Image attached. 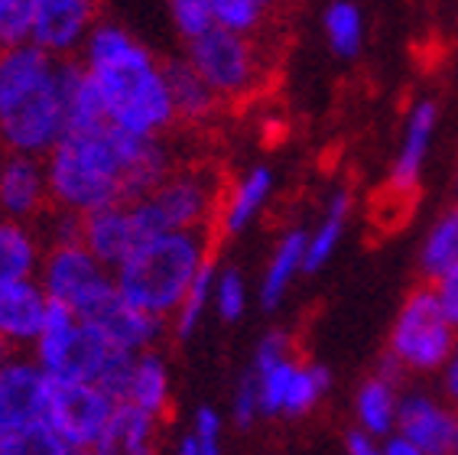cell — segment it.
I'll return each instance as SVG.
<instances>
[{
	"instance_id": "obj_8",
	"label": "cell",
	"mask_w": 458,
	"mask_h": 455,
	"mask_svg": "<svg viewBox=\"0 0 458 455\" xmlns=\"http://www.w3.org/2000/svg\"><path fill=\"white\" fill-rule=\"evenodd\" d=\"M49 420V377L33 365L0 368V426L23 429Z\"/></svg>"
},
{
	"instance_id": "obj_32",
	"label": "cell",
	"mask_w": 458,
	"mask_h": 455,
	"mask_svg": "<svg viewBox=\"0 0 458 455\" xmlns=\"http://www.w3.org/2000/svg\"><path fill=\"white\" fill-rule=\"evenodd\" d=\"M33 17H36V4L33 0H13L4 13H0V53H10V49H20L27 36H33Z\"/></svg>"
},
{
	"instance_id": "obj_36",
	"label": "cell",
	"mask_w": 458,
	"mask_h": 455,
	"mask_svg": "<svg viewBox=\"0 0 458 455\" xmlns=\"http://www.w3.org/2000/svg\"><path fill=\"white\" fill-rule=\"evenodd\" d=\"M296 361H283L274 371L264 374V384H260V410L264 413H280L283 403H286V391H290V381L296 374Z\"/></svg>"
},
{
	"instance_id": "obj_11",
	"label": "cell",
	"mask_w": 458,
	"mask_h": 455,
	"mask_svg": "<svg viewBox=\"0 0 458 455\" xmlns=\"http://www.w3.org/2000/svg\"><path fill=\"white\" fill-rule=\"evenodd\" d=\"M0 209L17 219H39L46 209H53V195L46 193L43 169L36 157L27 153H7L0 163Z\"/></svg>"
},
{
	"instance_id": "obj_26",
	"label": "cell",
	"mask_w": 458,
	"mask_h": 455,
	"mask_svg": "<svg viewBox=\"0 0 458 455\" xmlns=\"http://www.w3.org/2000/svg\"><path fill=\"white\" fill-rule=\"evenodd\" d=\"M4 455H72V449L49 423H36V426L10 429Z\"/></svg>"
},
{
	"instance_id": "obj_42",
	"label": "cell",
	"mask_w": 458,
	"mask_h": 455,
	"mask_svg": "<svg viewBox=\"0 0 458 455\" xmlns=\"http://www.w3.org/2000/svg\"><path fill=\"white\" fill-rule=\"evenodd\" d=\"M445 387H449V394L458 400V351H455V358H452V365H449V374H445Z\"/></svg>"
},
{
	"instance_id": "obj_6",
	"label": "cell",
	"mask_w": 458,
	"mask_h": 455,
	"mask_svg": "<svg viewBox=\"0 0 458 455\" xmlns=\"http://www.w3.org/2000/svg\"><path fill=\"white\" fill-rule=\"evenodd\" d=\"M62 133H65V105H62L59 85H55L53 62V72L0 121V147L7 153L36 157V153L53 150Z\"/></svg>"
},
{
	"instance_id": "obj_44",
	"label": "cell",
	"mask_w": 458,
	"mask_h": 455,
	"mask_svg": "<svg viewBox=\"0 0 458 455\" xmlns=\"http://www.w3.org/2000/svg\"><path fill=\"white\" fill-rule=\"evenodd\" d=\"M13 355V341L7 335H0V368H7V358Z\"/></svg>"
},
{
	"instance_id": "obj_1",
	"label": "cell",
	"mask_w": 458,
	"mask_h": 455,
	"mask_svg": "<svg viewBox=\"0 0 458 455\" xmlns=\"http://www.w3.org/2000/svg\"><path fill=\"white\" fill-rule=\"evenodd\" d=\"M228 235L225 221H215L208 228L195 231H176V235H159L137 247L127 263L117 273V289L133 309L147 315H163L169 309L182 306L185 293L192 287L195 273L202 267L205 254L215 241Z\"/></svg>"
},
{
	"instance_id": "obj_38",
	"label": "cell",
	"mask_w": 458,
	"mask_h": 455,
	"mask_svg": "<svg viewBox=\"0 0 458 455\" xmlns=\"http://www.w3.org/2000/svg\"><path fill=\"white\" fill-rule=\"evenodd\" d=\"M436 303H439L442 319L458 329V267H452L449 273H442L436 280Z\"/></svg>"
},
{
	"instance_id": "obj_35",
	"label": "cell",
	"mask_w": 458,
	"mask_h": 455,
	"mask_svg": "<svg viewBox=\"0 0 458 455\" xmlns=\"http://www.w3.org/2000/svg\"><path fill=\"white\" fill-rule=\"evenodd\" d=\"M267 189H270V173H267V169H257V173L241 185L238 193H234V199H231L225 228H228V231H238V228L250 219V211L260 205V199L267 195Z\"/></svg>"
},
{
	"instance_id": "obj_27",
	"label": "cell",
	"mask_w": 458,
	"mask_h": 455,
	"mask_svg": "<svg viewBox=\"0 0 458 455\" xmlns=\"http://www.w3.org/2000/svg\"><path fill=\"white\" fill-rule=\"evenodd\" d=\"M212 17L228 33H247L254 27H264L267 20L274 17V10L267 4H250V0H218L212 4Z\"/></svg>"
},
{
	"instance_id": "obj_16",
	"label": "cell",
	"mask_w": 458,
	"mask_h": 455,
	"mask_svg": "<svg viewBox=\"0 0 458 455\" xmlns=\"http://www.w3.org/2000/svg\"><path fill=\"white\" fill-rule=\"evenodd\" d=\"M153 420L133 403H123L111 413L105 433L95 442L91 455H157L153 452Z\"/></svg>"
},
{
	"instance_id": "obj_31",
	"label": "cell",
	"mask_w": 458,
	"mask_h": 455,
	"mask_svg": "<svg viewBox=\"0 0 458 455\" xmlns=\"http://www.w3.org/2000/svg\"><path fill=\"white\" fill-rule=\"evenodd\" d=\"M358 413H361L364 426L370 429V433H387L390 429V416H394V394H390V387L380 381V377H374V381H368L361 391V397H358Z\"/></svg>"
},
{
	"instance_id": "obj_13",
	"label": "cell",
	"mask_w": 458,
	"mask_h": 455,
	"mask_svg": "<svg viewBox=\"0 0 458 455\" xmlns=\"http://www.w3.org/2000/svg\"><path fill=\"white\" fill-rule=\"evenodd\" d=\"M111 351H114V345L105 339L101 329L79 322L72 339L65 341V348L59 351V358L46 368V377L65 381V384H95V377L101 374Z\"/></svg>"
},
{
	"instance_id": "obj_30",
	"label": "cell",
	"mask_w": 458,
	"mask_h": 455,
	"mask_svg": "<svg viewBox=\"0 0 458 455\" xmlns=\"http://www.w3.org/2000/svg\"><path fill=\"white\" fill-rule=\"evenodd\" d=\"M348 205H352V195H348V193H342L335 202H332L328 221L322 225V231H318L316 241L309 245L306 257H302V267H306V270H318V267L326 263V257L332 254V247H335L338 235H342V228H344V215H348Z\"/></svg>"
},
{
	"instance_id": "obj_10",
	"label": "cell",
	"mask_w": 458,
	"mask_h": 455,
	"mask_svg": "<svg viewBox=\"0 0 458 455\" xmlns=\"http://www.w3.org/2000/svg\"><path fill=\"white\" fill-rule=\"evenodd\" d=\"M163 85L173 105V124L185 131H202L208 117L221 107L218 95L205 85V79L192 69V62H163L159 65Z\"/></svg>"
},
{
	"instance_id": "obj_40",
	"label": "cell",
	"mask_w": 458,
	"mask_h": 455,
	"mask_svg": "<svg viewBox=\"0 0 458 455\" xmlns=\"http://www.w3.org/2000/svg\"><path fill=\"white\" fill-rule=\"evenodd\" d=\"M241 306H244V287H241L238 273L228 270L225 280H221V315H225V319H238Z\"/></svg>"
},
{
	"instance_id": "obj_17",
	"label": "cell",
	"mask_w": 458,
	"mask_h": 455,
	"mask_svg": "<svg viewBox=\"0 0 458 455\" xmlns=\"http://www.w3.org/2000/svg\"><path fill=\"white\" fill-rule=\"evenodd\" d=\"M46 306L49 303L33 283L23 280L0 287V335H7L10 341H30L43 335Z\"/></svg>"
},
{
	"instance_id": "obj_45",
	"label": "cell",
	"mask_w": 458,
	"mask_h": 455,
	"mask_svg": "<svg viewBox=\"0 0 458 455\" xmlns=\"http://www.w3.org/2000/svg\"><path fill=\"white\" fill-rule=\"evenodd\" d=\"M179 455H199V439H185L182 452H179Z\"/></svg>"
},
{
	"instance_id": "obj_14",
	"label": "cell",
	"mask_w": 458,
	"mask_h": 455,
	"mask_svg": "<svg viewBox=\"0 0 458 455\" xmlns=\"http://www.w3.org/2000/svg\"><path fill=\"white\" fill-rule=\"evenodd\" d=\"M95 4L85 0H39L33 17V39L36 49H69L81 36L85 23L95 17Z\"/></svg>"
},
{
	"instance_id": "obj_9",
	"label": "cell",
	"mask_w": 458,
	"mask_h": 455,
	"mask_svg": "<svg viewBox=\"0 0 458 455\" xmlns=\"http://www.w3.org/2000/svg\"><path fill=\"white\" fill-rule=\"evenodd\" d=\"M143 245L147 241H143L137 219H133V211L127 205H107V209L85 215V251L95 261L123 267L127 257Z\"/></svg>"
},
{
	"instance_id": "obj_29",
	"label": "cell",
	"mask_w": 458,
	"mask_h": 455,
	"mask_svg": "<svg viewBox=\"0 0 458 455\" xmlns=\"http://www.w3.org/2000/svg\"><path fill=\"white\" fill-rule=\"evenodd\" d=\"M218 247H221V241H215V245L208 247V254H205L202 267H199L192 287H189V293H185V299H182V306H179V322H176L179 339H189V332L195 329V319H199V313H202V306H205V289H208V280H212Z\"/></svg>"
},
{
	"instance_id": "obj_7",
	"label": "cell",
	"mask_w": 458,
	"mask_h": 455,
	"mask_svg": "<svg viewBox=\"0 0 458 455\" xmlns=\"http://www.w3.org/2000/svg\"><path fill=\"white\" fill-rule=\"evenodd\" d=\"M117 407L95 384L49 381V426L69 449H95Z\"/></svg>"
},
{
	"instance_id": "obj_15",
	"label": "cell",
	"mask_w": 458,
	"mask_h": 455,
	"mask_svg": "<svg viewBox=\"0 0 458 455\" xmlns=\"http://www.w3.org/2000/svg\"><path fill=\"white\" fill-rule=\"evenodd\" d=\"M53 72V62L36 46L0 53V121L7 117L39 82Z\"/></svg>"
},
{
	"instance_id": "obj_12",
	"label": "cell",
	"mask_w": 458,
	"mask_h": 455,
	"mask_svg": "<svg viewBox=\"0 0 458 455\" xmlns=\"http://www.w3.org/2000/svg\"><path fill=\"white\" fill-rule=\"evenodd\" d=\"M397 423L403 442H410L420 455H452L455 449V416L426 397L406 400L397 413Z\"/></svg>"
},
{
	"instance_id": "obj_39",
	"label": "cell",
	"mask_w": 458,
	"mask_h": 455,
	"mask_svg": "<svg viewBox=\"0 0 458 455\" xmlns=\"http://www.w3.org/2000/svg\"><path fill=\"white\" fill-rule=\"evenodd\" d=\"M257 407H260V387H257L254 374H247L244 381H241V387H238V407H234V420H238L241 429L250 426Z\"/></svg>"
},
{
	"instance_id": "obj_19",
	"label": "cell",
	"mask_w": 458,
	"mask_h": 455,
	"mask_svg": "<svg viewBox=\"0 0 458 455\" xmlns=\"http://www.w3.org/2000/svg\"><path fill=\"white\" fill-rule=\"evenodd\" d=\"M416 202H420V185L390 179L384 189H377V195L370 202V221L380 228V235H394L413 215Z\"/></svg>"
},
{
	"instance_id": "obj_3",
	"label": "cell",
	"mask_w": 458,
	"mask_h": 455,
	"mask_svg": "<svg viewBox=\"0 0 458 455\" xmlns=\"http://www.w3.org/2000/svg\"><path fill=\"white\" fill-rule=\"evenodd\" d=\"M250 36L228 33V30H208L205 36L189 43L192 69L205 79V85L218 95L221 107L228 101H250L260 95V88L270 82L274 69L283 59V39L270 43L267 30Z\"/></svg>"
},
{
	"instance_id": "obj_5",
	"label": "cell",
	"mask_w": 458,
	"mask_h": 455,
	"mask_svg": "<svg viewBox=\"0 0 458 455\" xmlns=\"http://www.w3.org/2000/svg\"><path fill=\"white\" fill-rule=\"evenodd\" d=\"M455 348V329H452L439 313L436 303V280L423 277L416 283L403 313L397 319L394 339H390V355L400 365L410 368H439Z\"/></svg>"
},
{
	"instance_id": "obj_37",
	"label": "cell",
	"mask_w": 458,
	"mask_h": 455,
	"mask_svg": "<svg viewBox=\"0 0 458 455\" xmlns=\"http://www.w3.org/2000/svg\"><path fill=\"white\" fill-rule=\"evenodd\" d=\"M173 17L182 27V33L189 39H199L208 30H215V17H212V4H195V0H179L173 4Z\"/></svg>"
},
{
	"instance_id": "obj_21",
	"label": "cell",
	"mask_w": 458,
	"mask_h": 455,
	"mask_svg": "<svg viewBox=\"0 0 458 455\" xmlns=\"http://www.w3.org/2000/svg\"><path fill=\"white\" fill-rule=\"evenodd\" d=\"M131 403H133V407H140L143 413H150L153 420H157V413H163V410L169 413L166 371H163L159 358H153V355H143V358H137V374H133Z\"/></svg>"
},
{
	"instance_id": "obj_43",
	"label": "cell",
	"mask_w": 458,
	"mask_h": 455,
	"mask_svg": "<svg viewBox=\"0 0 458 455\" xmlns=\"http://www.w3.org/2000/svg\"><path fill=\"white\" fill-rule=\"evenodd\" d=\"M387 455H420V452H416L410 442H403V439H394V442L387 446Z\"/></svg>"
},
{
	"instance_id": "obj_2",
	"label": "cell",
	"mask_w": 458,
	"mask_h": 455,
	"mask_svg": "<svg viewBox=\"0 0 458 455\" xmlns=\"http://www.w3.org/2000/svg\"><path fill=\"white\" fill-rule=\"evenodd\" d=\"M121 159H117L111 124L89 133H62L49 153V195L65 211L107 209L121 202Z\"/></svg>"
},
{
	"instance_id": "obj_33",
	"label": "cell",
	"mask_w": 458,
	"mask_h": 455,
	"mask_svg": "<svg viewBox=\"0 0 458 455\" xmlns=\"http://www.w3.org/2000/svg\"><path fill=\"white\" fill-rule=\"evenodd\" d=\"M326 387H328V371L326 368H309V365H300L296 374H293V381H290V391H286V403H283V410L286 413H306Z\"/></svg>"
},
{
	"instance_id": "obj_20",
	"label": "cell",
	"mask_w": 458,
	"mask_h": 455,
	"mask_svg": "<svg viewBox=\"0 0 458 455\" xmlns=\"http://www.w3.org/2000/svg\"><path fill=\"white\" fill-rule=\"evenodd\" d=\"M33 237L13 221H0V287L27 280V273L33 270Z\"/></svg>"
},
{
	"instance_id": "obj_22",
	"label": "cell",
	"mask_w": 458,
	"mask_h": 455,
	"mask_svg": "<svg viewBox=\"0 0 458 455\" xmlns=\"http://www.w3.org/2000/svg\"><path fill=\"white\" fill-rule=\"evenodd\" d=\"M432 124H436V105L426 101L413 111V121H410V133H406V147H403V157H400L397 169L390 179H397V183H416V169H420V159L426 153V143H429V133H432Z\"/></svg>"
},
{
	"instance_id": "obj_47",
	"label": "cell",
	"mask_w": 458,
	"mask_h": 455,
	"mask_svg": "<svg viewBox=\"0 0 458 455\" xmlns=\"http://www.w3.org/2000/svg\"><path fill=\"white\" fill-rule=\"evenodd\" d=\"M452 455H458V416H455V449H452Z\"/></svg>"
},
{
	"instance_id": "obj_4",
	"label": "cell",
	"mask_w": 458,
	"mask_h": 455,
	"mask_svg": "<svg viewBox=\"0 0 458 455\" xmlns=\"http://www.w3.org/2000/svg\"><path fill=\"white\" fill-rule=\"evenodd\" d=\"M91 75L105 95L107 117L114 127L140 137H157V131L173 127L169 91L153 59L114 69H91Z\"/></svg>"
},
{
	"instance_id": "obj_18",
	"label": "cell",
	"mask_w": 458,
	"mask_h": 455,
	"mask_svg": "<svg viewBox=\"0 0 458 455\" xmlns=\"http://www.w3.org/2000/svg\"><path fill=\"white\" fill-rule=\"evenodd\" d=\"M91 325L101 329L105 339L111 341L114 348L131 351V355H133V348H140V345L153 341V335H157V329H159V322L153 319V315L133 309L131 303L121 296V289H117L114 299L98 313V319Z\"/></svg>"
},
{
	"instance_id": "obj_24",
	"label": "cell",
	"mask_w": 458,
	"mask_h": 455,
	"mask_svg": "<svg viewBox=\"0 0 458 455\" xmlns=\"http://www.w3.org/2000/svg\"><path fill=\"white\" fill-rule=\"evenodd\" d=\"M147 49L133 43L131 36L121 30H98L95 43H91V69H114V65H133V62H147Z\"/></svg>"
},
{
	"instance_id": "obj_34",
	"label": "cell",
	"mask_w": 458,
	"mask_h": 455,
	"mask_svg": "<svg viewBox=\"0 0 458 455\" xmlns=\"http://www.w3.org/2000/svg\"><path fill=\"white\" fill-rule=\"evenodd\" d=\"M328 36H332V46H335L338 53L344 56H354L358 53V46H361V17H358V10L348 7V4H335V7H328Z\"/></svg>"
},
{
	"instance_id": "obj_28",
	"label": "cell",
	"mask_w": 458,
	"mask_h": 455,
	"mask_svg": "<svg viewBox=\"0 0 458 455\" xmlns=\"http://www.w3.org/2000/svg\"><path fill=\"white\" fill-rule=\"evenodd\" d=\"M302 245H306V237L296 231V235L286 237L283 247L276 251L274 267H270L267 283H264V306L267 309H274L276 299L283 296V289H286V283H290V273L296 270V263H300V257H302Z\"/></svg>"
},
{
	"instance_id": "obj_46",
	"label": "cell",
	"mask_w": 458,
	"mask_h": 455,
	"mask_svg": "<svg viewBox=\"0 0 458 455\" xmlns=\"http://www.w3.org/2000/svg\"><path fill=\"white\" fill-rule=\"evenodd\" d=\"M7 439H10V429L0 426V455H4V446H7Z\"/></svg>"
},
{
	"instance_id": "obj_23",
	"label": "cell",
	"mask_w": 458,
	"mask_h": 455,
	"mask_svg": "<svg viewBox=\"0 0 458 455\" xmlns=\"http://www.w3.org/2000/svg\"><path fill=\"white\" fill-rule=\"evenodd\" d=\"M458 267V209H452L439 228L432 231L429 245L423 251V270L429 280H439L442 273Z\"/></svg>"
},
{
	"instance_id": "obj_41",
	"label": "cell",
	"mask_w": 458,
	"mask_h": 455,
	"mask_svg": "<svg viewBox=\"0 0 458 455\" xmlns=\"http://www.w3.org/2000/svg\"><path fill=\"white\" fill-rule=\"evenodd\" d=\"M199 455H218V416L212 410L199 413Z\"/></svg>"
},
{
	"instance_id": "obj_25",
	"label": "cell",
	"mask_w": 458,
	"mask_h": 455,
	"mask_svg": "<svg viewBox=\"0 0 458 455\" xmlns=\"http://www.w3.org/2000/svg\"><path fill=\"white\" fill-rule=\"evenodd\" d=\"M133 374H137V358H133L131 351L114 348L111 355H107L101 374L95 377V387L107 397V400L114 403V407H123V403H131Z\"/></svg>"
},
{
	"instance_id": "obj_48",
	"label": "cell",
	"mask_w": 458,
	"mask_h": 455,
	"mask_svg": "<svg viewBox=\"0 0 458 455\" xmlns=\"http://www.w3.org/2000/svg\"><path fill=\"white\" fill-rule=\"evenodd\" d=\"M4 7H7V0H0V13H4Z\"/></svg>"
}]
</instances>
